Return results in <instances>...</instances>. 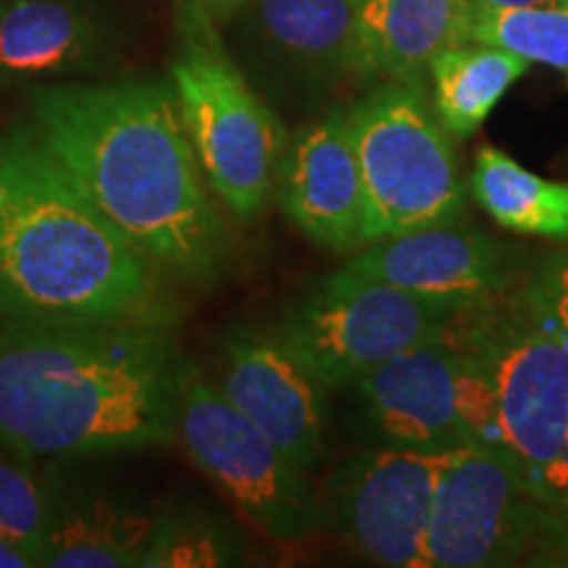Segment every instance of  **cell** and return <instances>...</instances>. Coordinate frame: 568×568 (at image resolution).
I'll use <instances>...</instances> for the list:
<instances>
[{
    "label": "cell",
    "instance_id": "6da1fadb",
    "mask_svg": "<svg viewBox=\"0 0 568 568\" xmlns=\"http://www.w3.org/2000/svg\"><path fill=\"white\" fill-rule=\"evenodd\" d=\"M30 130L155 268L197 287L224 274L230 226L172 84H48L32 95Z\"/></svg>",
    "mask_w": 568,
    "mask_h": 568
},
{
    "label": "cell",
    "instance_id": "7a4b0ae2",
    "mask_svg": "<svg viewBox=\"0 0 568 568\" xmlns=\"http://www.w3.org/2000/svg\"><path fill=\"white\" fill-rule=\"evenodd\" d=\"M184 366L166 326L0 316V443L38 460L172 445Z\"/></svg>",
    "mask_w": 568,
    "mask_h": 568
},
{
    "label": "cell",
    "instance_id": "3957f363",
    "mask_svg": "<svg viewBox=\"0 0 568 568\" xmlns=\"http://www.w3.org/2000/svg\"><path fill=\"white\" fill-rule=\"evenodd\" d=\"M0 316L172 326L163 272L77 187L30 126L0 138Z\"/></svg>",
    "mask_w": 568,
    "mask_h": 568
},
{
    "label": "cell",
    "instance_id": "277c9868",
    "mask_svg": "<svg viewBox=\"0 0 568 568\" xmlns=\"http://www.w3.org/2000/svg\"><path fill=\"white\" fill-rule=\"evenodd\" d=\"M508 295V293H506ZM460 311V414L471 445L506 458L537 495L568 429V343L518 295Z\"/></svg>",
    "mask_w": 568,
    "mask_h": 568
},
{
    "label": "cell",
    "instance_id": "5b68a950",
    "mask_svg": "<svg viewBox=\"0 0 568 568\" xmlns=\"http://www.w3.org/2000/svg\"><path fill=\"white\" fill-rule=\"evenodd\" d=\"M366 195V245L464 213L456 148L418 82H385L347 111Z\"/></svg>",
    "mask_w": 568,
    "mask_h": 568
},
{
    "label": "cell",
    "instance_id": "8992f818",
    "mask_svg": "<svg viewBox=\"0 0 568 568\" xmlns=\"http://www.w3.org/2000/svg\"><path fill=\"white\" fill-rule=\"evenodd\" d=\"M180 32L172 88L184 130L213 195L234 216L253 219L276 184L287 130L226 55L219 30Z\"/></svg>",
    "mask_w": 568,
    "mask_h": 568
},
{
    "label": "cell",
    "instance_id": "52a82bcc",
    "mask_svg": "<svg viewBox=\"0 0 568 568\" xmlns=\"http://www.w3.org/2000/svg\"><path fill=\"white\" fill-rule=\"evenodd\" d=\"M460 314L385 282L345 272L322 276L284 311L274 335L326 389L355 385L408 347L443 337Z\"/></svg>",
    "mask_w": 568,
    "mask_h": 568
},
{
    "label": "cell",
    "instance_id": "ba28073f",
    "mask_svg": "<svg viewBox=\"0 0 568 568\" xmlns=\"http://www.w3.org/2000/svg\"><path fill=\"white\" fill-rule=\"evenodd\" d=\"M568 560V521L552 514L506 458L479 445L439 468L426 568H503Z\"/></svg>",
    "mask_w": 568,
    "mask_h": 568
},
{
    "label": "cell",
    "instance_id": "9c48e42d",
    "mask_svg": "<svg viewBox=\"0 0 568 568\" xmlns=\"http://www.w3.org/2000/svg\"><path fill=\"white\" fill-rule=\"evenodd\" d=\"M176 439L266 537L297 542L314 529L316 503L305 474L195 366H184L182 374Z\"/></svg>",
    "mask_w": 568,
    "mask_h": 568
},
{
    "label": "cell",
    "instance_id": "30bf717a",
    "mask_svg": "<svg viewBox=\"0 0 568 568\" xmlns=\"http://www.w3.org/2000/svg\"><path fill=\"white\" fill-rule=\"evenodd\" d=\"M447 456L379 445L347 460L332 500L355 552L389 568H426L432 503Z\"/></svg>",
    "mask_w": 568,
    "mask_h": 568
},
{
    "label": "cell",
    "instance_id": "8fae6325",
    "mask_svg": "<svg viewBox=\"0 0 568 568\" xmlns=\"http://www.w3.org/2000/svg\"><path fill=\"white\" fill-rule=\"evenodd\" d=\"M219 389L308 477L324 456L326 387L274 332L234 329L224 343Z\"/></svg>",
    "mask_w": 568,
    "mask_h": 568
},
{
    "label": "cell",
    "instance_id": "7c38bea8",
    "mask_svg": "<svg viewBox=\"0 0 568 568\" xmlns=\"http://www.w3.org/2000/svg\"><path fill=\"white\" fill-rule=\"evenodd\" d=\"M343 268L458 311L477 308L510 290L500 247L458 219L376 240L355 251Z\"/></svg>",
    "mask_w": 568,
    "mask_h": 568
},
{
    "label": "cell",
    "instance_id": "4fadbf2b",
    "mask_svg": "<svg viewBox=\"0 0 568 568\" xmlns=\"http://www.w3.org/2000/svg\"><path fill=\"white\" fill-rule=\"evenodd\" d=\"M460 353L447 337L408 347L355 382L379 445L447 453L471 445L460 414Z\"/></svg>",
    "mask_w": 568,
    "mask_h": 568
},
{
    "label": "cell",
    "instance_id": "5bb4252c",
    "mask_svg": "<svg viewBox=\"0 0 568 568\" xmlns=\"http://www.w3.org/2000/svg\"><path fill=\"white\" fill-rule=\"evenodd\" d=\"M274 187L284 216L316 245L335 253L366 247V195L347 111L287 142Z\"/></svg>",
    "mask_w": 568,
    "mask_h": 568
},
{
    "label": "cell",
    "instance_id": "9a60e30c",
    "mask_svg": "<svg viewBox=\"0 0 568 568\" xmlns=\"http://www.w3.org/2000/svg\"><path fill=\"white\" fill-rule=\"evenodd\" d=\"M113 45L116 27L90 0H0V84L101 71Z\"/></svg>",
    "mask_w": 568,
    "mask_h": 568
},
{
    "label": "cell",
    "instance_id": "2e32d148",
    "mask_svg": "<svg viewBox=\"0 0 568 568\" xmlns=\"http://www.w3.org/2000/svg\"><path fill=\"white\" fill-rule=\"evenodd\" d=\"M468 0H361L347 69L364 80L418 82L432 59L468 40Z\"/></svg>",
    "mask_w": 568,
    "mask_h": 568
},
{
    "label": "cell",
    "instance_id": "e0dca14e",
    "mask_svg": "<svg viewBox=\"0 0 568 568\" xmlns=\"http://www.w3.org/2000/svg\"><path fill=\"white\" fill-rule=\"evenodd\" d=\"M159 516L148 503L113 493H55L42 566L132 568L142 564Z\"/></svg>",
    "mask_w": 568,
    "mask_h": 568
},
{
    "label": "cell",
    "instance_id": "ac0fdd59",
    "mask_svg": "<svg viewBox=\"0 0 568 568\" xmlns=\"http://www.w3.org/2000/svg\"><path fill=\"white\" fill-rule=\"evenodd\" d=\"M529 69L527 59L506 48L477 40L458 42L437 53L429 63L435 84L432 109L450 138L468 140Z\"/></svg>",
    "mask_w": 568,
    "mask_h": 568
},
{
    "label": "cell",
    "instance_id": "d6986e66",
    "mask_svg": "<svg viewBox=\"0 0 568 568\" xmlns=\"http://www.w3.org/2000/svg\"><path fill=\"white\" fill-rule=\"evenodd\" d=\"M361 0H245L258 38L311 71L347 69Z\"/></svg>",
    "mask_w": 568,
    "mask_h": 568
},
{
    "label": "cell",
    "instance_id": "ffe728a7",
    "mask_svg": "<svg viewBox=\"0 0 568 568\" xmlns=\"http://www.w3.org/2000/svg\"><path fill=\"white\" fill-rule=\"evenodd\" d=\"M471 195L510 232L568 243V182L529 172L500 148L481 145L477 151Z\"/></svg>",
    "mask_w": 568,
    "mask_h": 568
},
{
    "label": "cell",
    "instance_id": "44dd1931",
    "mask_svg": "<svg viewBox=\"0 0 568 568\" xmlns=\"http://www.w3.org/2000/svg\"><path fill=\"white\" fill-rule=\"evenodd\" d=\"M53 487L40 474L38 458L0 443V531L42 566L51 529Z\"/></svg>",
    "mask_w": 568,
    "mask_h": 568
},
{
    "label": "cell",
    "instance_id": "7402d4cb",
    "mask_svg": "<svg viewBox=\"0 0 568 568\" xmlns=\"http://www.w3.org/2000/svg\"><path fill=\"white\" fill-rule=\"evenodd\" d=\"M468 40L506 48L529 63L560 71L568 77V6L566 9H474Z\"/></svg>",
    "mask_w": 568,
    "mask_h": 568
},
{
    "label": "cell",
    "instance_id": "603a6c76",
    "mask_svg": "<svg viewBox=\"0 0 568 568\" xmlns=\"http://www.w3.org/2000/svg\"><path fill=\"white\" fill-rule=\"evenodd\" d=\"M237 564V539L197 514H163L155 521L142 568H203Z\"/></svg>",
    "mask_w": 568,
    "mask_h": 568
},
{
    "label": "cell",
    "instance_id": "cb8c5ba5",
    "mask_svg": "<svg viewBox=\"0 0 568 568\" xmlns=\"http://www.w3.org/2000/svg\"><path fill=\"white\" fill-rule=\"evenodd\" d=\"M516 295L568 343V251L545 255Z\"/></svg>",
    "mask_w": 568,
    "mask_h": 568
},
{
    "label": "cell",
    "instance_id": "d4e9b609",
    "mask_svg": "<svg viewBox=\"0 0 568 568\" xmlns=\"http://www.w3.org/2000/svg\"><path fill=\"white\" fill-rule=\"evenodd\" d=\"M245 0H180V30L219 27L243 11Z\"/></svg>",
    "mask_w": 568,
    "mask_h": 568
},
{
    "label": "cell",
    "instance_id": "484cf974",
    "mask_svg": "<svg viewBox=\"0 0 568 568\" xmlns=\"http://www.w3.org/2000/svg\"><path fill=\"white\" fill-rule=\"evenodd\" d=\"M537 497L552 510V514L568 521V429L564 447H560V456L556 458V464L548 468V474H545L542 485L537 489Z\"/></svg>",
    "mask_w": 568,
    "mask_h": 568
},
{
    "label": "cell",
    "instance_id": "4316f807",
    "mask_svg": "<svg viewBox=\"0 0 568 568\" xmlns=\"http://www.w3.org/2000/svg\"><path fill=\"white\" fill-rule=\"evenodd\" d=\"M474 9L516 11V9H566L568 0H468Z\"/></svg>",
    "mask_w": 568,
    "mask_h": 568
},
{
    "label": "cell",
    "instance_id": "83f0119b",
    "mask_svg": "<svg viewBox=\"0 0 568 568\" xmlns=\"http://www.w3.org/2000/svg\"><path fill=\"white\" fill-rule=\"evenodd\" d=\"M34 564L17 542H11L9 537L0 531V568H32Z\"/></svg>",
    "mask_w": 568,
    "mask_h": 568
}]
</instances>
